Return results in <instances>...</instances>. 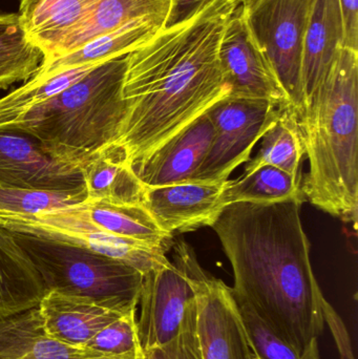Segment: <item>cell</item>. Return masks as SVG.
<instances>
[{
    "mask_svg": "<svg viewBox=\"0 0 358 359\" xmlns=\"http://www.w3.org/2000/svg\"><path fill=\"white\" fill-rule=\"evenodd\" d=\"M256 157L246 163L244 172L263 165H271L285 170L302 181V165L305 149L298 120L287 109H282L275 123L261 139Z\"/></svg>",
    "mask_w": 358,
    "mask_h": 359,
    "instance_id": "obj_24",
    "label": "cell"
},
{
    "mask_svg": "<svg viewBox=\"0 0 358 359\" xmlns=\"http://www.w3.org/2000/svg\"><path fill=\"white\" fill-rule=\"evenodd\" d=\"M261 0H235L237 6H241L245 11H249L250 8H254L256 4H258Z\"/></svg>",
    "mask_w": 358,
    "mask_h": 359,
    "instance_id": "obj_34",
    "label": "cell"
},
{
    "mask_svg": "<svg viewBox=\"0 0 358 359\" xmlns=\"http://www.w3.org/2000/svg\"><path fill=\"white\" fill-rule=\"evenodd\" d=\"M252 359H258V358H256V355H254V354H252Z\"/></svg>",
    "mask_w": 358,
    "mask_h": 359,
    "instance_id": "obj_35",
    "label": "cell"
},
{
    "mask_svg": "<svg viewBox=\"0 0 358 359\" xmlns=\"http://www.w3.org/2000/svg\"><path fill=\"white\" fill-rule=\"evenodd\" d=\"M252 353L259 359H303V353L288 345L243 302L237 301Z\"/></svg>",
    "mask_w": 358,
    "mask_h": 359,
    "instance_id": "obj_28",
    "label": "cell"
},
{
    "mask_svg": "<svg viewBox=\"0 0 358 359\" xmlns=\"http://www.w3.org/2000/svg\"><path fill=\"white\" fill-rule=\"evenodd\" d=\"M139 359V358H138Z\"/></svg>",
    "mask_w": 358,
    "mask_h": 359,
    "instance_id": "obj_36",
    "label": "cell"
},
{
    "mask_svg": "<svg viewBox=\"0 0 358 359\" xmlns=\"http://www.w3.org/2000/svg\"><path fill=\"white\" fill-rule=\"evenodd\" d=\"M344 48L338 0H315L303 46V88L307 102L325 79Z\"/></svg>",
    "mask_w": 358,
    "mask_h": 359,
    "instance_id": "obj_16",
    "label": "cell"
},
{
    "mask_svg": "<svg viewBox=\"0 0 358 359\" xmlns=\"http://www.w3.org/2000/svg\"><path fill=\"white\" fill-rule=\"evenodd\" d=\"M46 293L31 259L0 227V318L37 307Z\"/></svg>",
    "mask_w": 358,
    "mask_h": 359,
    "instance_id": "obj_19",
    "label": "cell"
},
{
    "mask_svg": "<svg viewBox=\"0 0 358 359\" xmlns=\"http://www.w3.org/2000/svg\"><path fill=\"white\" fill-rule=\"evenodd\" d=\"M283 107L262 99L227 96L207 111L214 138L193 181L226 182L249 161L254 147L279 117Z\"/></svg>",
    "mask_w": 358,
    "mask_h": 359,
    "instance_id": "obj_8",
    "label": "cell"
},
{
    "mask_svg": "<svg viewBox=\"0 0 358 359\" xmlns=\"http://www.w3.org/2000/svg\"><path fill=\"white\" fill-rule=\"evenodd\" d=\"M344 25V48L358 52V0H338Z\"/></svg>",
    "mask_w": 358,
    "mask_h": 359,
    "instance_id": "obj_31",
    "label": "cell"
},
{
    "mask_svg": "<svg viewBox=\"0 0 358 359\" xmlns=\"http://www.w3.org/2000/svg\"><path fill=\"white\" fill-rule=\"evenodd\" d=\"M174 263L183 270L195 293L197 330L203 359H252V351L231 287L210 276L184 241L172 246Z\"/></svg>",
    "mask_w": 358,
    "mask_h": 359,
    "instance_id": "obj_7",
    "label": "cell"
},
{
    "mask_svg": "<svg viewBox=\"0 0 358 359\" xmlns=\"http://www.w3.org/2000/svg\"><path fill=\"white\" fill-rule=\"evenodd\" d=\"M8 231L31 259L46 292L82 297L122 313L138 309L143 274L136 268L81 245Z\"/></svg>",
    "mask_w": 358,
    "mask_h": 359,
    "instance_id": "obj_5",
    "label": "cell"
},
{
    "mask_svg": "<svg viewBox=\"0 0 358 359\" xmlns=\"http://www.w3.org/2000/svg\"><path fill=\"white\" fill-rule=\"evenodd\" d=\"M309 172L305 201L353 224L358 213V52L343 48L298 122Z\"/></svg>",
    "mask_w": 358,
    "mask_h": 359,
    "instance_id": "obj_3",
    "label": "cell"
},
{
    "mask_svg": "<svg viewBox=\"0 0 358 359\" xmlns=\"http://www.w3.org/2000/svg\"><path fill=\"white\" fill-rule=\"evenodd\" d=\"M86 191L59 192L18 189L0 185L1 215H33L83 202Z\"/></svg>",
    "mask_w": 358,
    "mask_h": 359,
    "instance_id": "obj_27",
    "label": "cell"
},
{
    "mask_svg": "<svg viewBox=\"0 0 358 359\" xmlns=\"http://www.w3.org/2000/svg\"><path fill=\"white\" fill-rule=\"evenodd\" d=\"M141 350L104 356L65 345L46 334L37 307L0 318V359H138Z\"/></svg>",
    "mask_w": 358,
    "mask_h": 359,
    "instance_id": "obj_15",
    "label": "cell"
},
{
    "mask_svg": "<svg viewBox=\"0 0 358 359\" xmlns=\"http://www.w3.org/2000/svg\"><path fill=\"white\" fill-rule=\"evenodd\" d=\"M212 138L214 126L206 113L132 168L146 187L193 181Z\"/></svg>",
    "mask_w": 358,
    "mask_h": 359,
    "instance_id": "obj_13",
    "label": "cell"
},
{
    "mask_svg": "<svg viewBox=\"0 0 358 359\" xmlns=\"http://www.w3.org/2000/svg\"><path fill=\"white\" fill-rule=\"evenodd\" d=\"M235 6V0H212L128 55L122 90L126 113L113 144L132 166L228 96L219 48Z\"/></svg>",
    "mask_w": 358,
    "mask_h": 359,
    "instance_id": "obj_1",
    "label": "cell"
},
{
    "mask_svg": "<svg viewBox=\"0 0 358 359\" xmlns=\"http://www.w3.org/2000/svg\"><path fill=\"white\" fill-rule=\"evenodd\" d=\"M137 310L126 312L101 329L84 349L104 356H118L141 350L137 330Z\"/></svg>",
    "mask_w": 358,
    "mask_h": 359,
    "instance_id": "obj_29",
    "label": "cell"
},
{
    "mask_svg": "<svg viewBox=\"0 0 358 359\" xmlns=\"http://www.w3.org/2000/svg\"><path fill=\"white\" fill-rule=\"evenodd\" d=\"M139 359H203L197 330V303L187 305L178 335L165 345L141 350Z\"/></svg>",
    "mask_w": 358,
    "mask_h": 359,
    "instance_id": "obj_30",
    "label": "cell"
},
{
    "mask_svg": "<svg viewBox=\"0 0 358 359\" xmlns=\"http://www.w3.org/2000/svg\"><path fill=\"white\" fill-rule=\"evenodd\" d=\"M226 182L187 181L146 187L143 205L159 227L172 236L212 227L225 208L221 196Z\"/></svg>",
    "mask_w": 358,
    "mask_h": 359,
    "instance_id": "obj_12",
    "label": "cell"
},
{
    "mask_svg": "<svg viewBox=\"0 0 358 359\" xmlns=\"http://www.w3.org/2000/svg\"><path fill=\"white\" fill-rule=\"evenodd\" d=\"M315 0H261L246 11L250 33L285 93L298 122L306 111L303 88V46Z\"/></svg>",
    "mask_w": 358,
    "mask_h": 359,
    "instance_id": "obj_6",
    "label": "cell"
},
{
    "mask_svg": "<svg viewBox=\"0 0 358 359\" xmlns=\"http://www.w3.org/2000/svg\"><path fill=\"white\" fill-rule=\"evenodd\" d=\"M304 202L235 203L212 226L233 268L235 299L300 353L323 332L327 302L311 265Z\"/></svg>",
    "mask_w": 358,
    "mask_h": 359,
    "instance_id": "obj_2",
    "label": "cell"
},
{
    "mask_svg": "<svg viewBox=\"0 0 358 359\" xmlns=\"http://www.w3.org/2000/svg\"><path fill=\"white\" fill-rule=\"evenodd\" d=\"M95 2L96 0H39L25 17L20 16L32 41L43 52L44 61L58 54Z\"/></svg>",
    "mask_w": 358,
    "mask_h": 359,
    "instance_id": "obj_21",
    "label": "cell"
},
{
    "mask_svg": "<svg viewBox=\"0 0 358 359\" xmlns=\"http://www.w3.org/2000/svg\"><path fill=\"white\" fill-rule=\"evenodd\" d=\"M126 67L128 55L97 65L8 130L33 137L54 159L83 168L117 140L126 113Z\"/></svg>",
    "mask_w": 358,
    "mask_h": 359,
    "instance_id": "obj_4",
    "label": "cell"
},
{
    "mask_svg": "<svg viewBox=\"0 0 358 359\" xmlns=\"http://www.w3.org/2000/svg\"><path fill=\"white\" fill-rule=\"evenodd\" d=\"M44 59L19 13L0 15V88L33 78Z\"/></svg>",
    "mask_w": 358,
    "mask_h": 359,
    "instance_id": "obj_23",
    "label": "cell"
},
{
    "mask_svg": "<svg viewBox=\"0 0 358 359\" xmlns=\"http://www.w3.org/2000/svg\"><path fill=\"white\" fill-rule=\"evenodd\" d=\"M170 14L164 27H174L188 20L200 12L212 0H170Z\"/></svg>",
    "mask_w": 358,
    "mask_h": 359,
    "instance_id": "obj_32",
    "label": "cell"
},
{
    "mask_svg": "<svg viewBox=\"0 0 358 359\" xmlns=\"http://www.w3.org/2000/svg\"><path fill=\"white\" fill-rule=\"evenodd\" d=\"M304 196L302 181L285 170L271 165H263L243 172L237 180H228L223 189L224 207L240 202L264 203Z\"/></svg>",
    "mask_w": 358,
    "mask_h": 359,
    "instance_id": "obj_25",
    "label": "cell"
},
{
    "mask_svg": "<svg viewBox=\"0 0 358 359\" xmlns=\"http://www.w3.org/2000/svg\"><path fill=\"white\" fill-rule=\"evenodd\" d=\"M219 59L229 96L268 100L289 111L285 93L250 33L246 11L237 4L223 31Z\"/></svg>",
    "mask_w": 358,
    "mask_h": 359,
    "instance_id": "obj_9",
    "label": "cell"
},
{
    "mask_svg": "<svg viewBox=\"0 0 358 359\" xmlns=\"http://www.w3.org/2000/svg\"><path fill=\"white\" fill-rule=\"evenodd\" d=\"M88 200L143 204L146 186L135 172L125 151L111 145L81 168Z\"/></svg>",
    "mask_w": 358,
    "mask_h": 359,
    "instance_id": "obj_20",
    "label": "cell"
},
{
    "mask_svg": "<svg viewBox=\"0 0 358 359\" xmlns=\"http://www.w3.org/2000/svg\"><path fill=\"white\" fill-rule=\"evenodd\" d=\"M64 208L69 215L105 233L138 241L165 251L174 246V236L159 227L143 204L86 198Z\"/></svg>",
    "mask_w": 358,
    "mask_h": 359,
    "instance_id": "obj_18",
    "label": "cell"
},
{
    "mask_svg": "<svg viewBox=\"0 0 358 359\" xmlns=\"http://www.w3.org/2000/svg\"><path fill=\"white\" fill-rule=\"evenodd\" d=\"M0 185L40 191H86L81 168L50 157L37 140L0 130Z\"/></svg>",
    "mask_w": 358,
    "mask_h": 359,
    "instance_id": "obj_11",
    "label": "cell"
},
{
    "mask_svg": "<svg viewBox=\"0 0 358 359\" xmlns=\"http://www.w3.org/2000/svg\"><path fill=\"white\" fill-rule=\"evenodd\" d=\"M95 67H76L48 77L31 78L27 83L0 99V130L12 128L27 111L62 92Z\"/></svg>",
    "mask_w": 358,
    "mask_h": 359,
    "instance_id": "obj_26",
    "label": "cell"
},
{
    "mask_svg": "<svg viewBox=\"0 0 358 359\" xmlns=\"http://www.w3.org/2000/svg\"><path fill=\"white\" fill-rule=\"evenodd\" d=\"M170 6V0H96L88 16L67 37L54 58L73 52L90 40L111 33L135 19L168 17Z\"/></svg>",
    "mask_w": 358,
    "mask_h": 359,
    "instance_id": "obj_22",
    "label": "cell"
},
{
    "mask_svg": "<svg viewBox=\"0 0 358 359\" xmlns=\"http://www.w3.org/2000/svg\"><path fill=\"white\" fill-rule=\"evenodd\" d=\"M38 1H39V0H20L19 15H20L21 17H25Z\"/></svg>",
    "mask_w": 358,
    "mask_h": 359,
    "instance_id": "obj_33",
    "label": "cell"
},
{
    "mask_svg": "<svg viewBox=\"0 0 358 359\" xmlns=\"http://www.w3.org/2000/svg\"><path fill=\"white\" fill-rule=\"evenodd\" d=\"M195 299L186 274L168 259L143 276L137 318L141 349L165 345L178 335L187 305Z\"/></svg>",
    "mask_w": 358,
    "mask_h": 359,
    "instance_id": "obj_10",
    "label": "cell"
},
{
    "mask_svg": "<svg viewBox=\"0 0 358 359\" xmlns=\"http://www.w3.org/2000/svg\"><path fill=\"white\" fill-rule=\"evenodd\" d=\"M37 308L48 337L79 349H84L101 329L124 314L55 291H48Z\"/></svg>",
    "mask_w": 358,
    "mask_h": 359,
    "instance_id": "obj_14",
    "label": "cell"
},
{
    "mask_svg": "<svg viewBox=\"0 0 358 359\" xmlns=\"http://www.w3.org/2000/svg\"><path fill=\"white\" fill-rule=\"evenodd\" d=\"M167 17L146 16L135 19L123 27L99 36L73 52L46 61L34 77H48L67 69L95 67L125 56L149 41L165 25Z\"/></svg>",
    "mask_w": 358,
    "mask_h": 359,
    "instance_id": "obj_17",
    "label": "cell"
}]
</instances>
